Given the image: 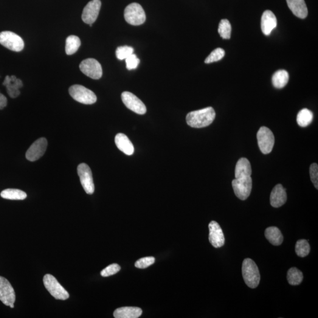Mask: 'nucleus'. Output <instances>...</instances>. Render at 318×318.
<instances>
[{
  "label": "nucleus",
  "instance_id": "obj_30",
  "mask_svg": "<svg viewBox=\"0 0 318 318\" xmlns=\"http://www.w3.org/2000/svg\"><path fill=\"white\" fill-rule=\"evenodd\" d=\"M311 247L308 241L305 239H301L298 241L295 246V252L298 256L301 258H304L309 255L310 252Z\"/></svg>",
  "mask_w": 318,
  "mask_h": 318
},
{
  "label": "nucleus",
  "instance_id": "obj_15",
  "mask_svg": "<svg viewBox=\"0 0 318 318\" xmlns=\"http://www.w3.org/2000/svg\"><path fill=\"white\" fill-rule=\"evenodd\" d=\"M209 239L211 244L216 248L224 245L225 239L220 225L215 221L210 222L209 224Z\"/></svg>",
  "mask_w": 318,
  "mask_h": 318
},
{
  "label": "nucleus",
  "instance_id": "obj_36",
  "mask_svg": "<svg viewBox=\"0 0 318 318\" xmlns=\"http://www.w3.org/2000/svg\"><path fill=\"white\" fill-rule=\"evenodd\" d=\"M309 173H310L311 180L313 183L315 187L317 189L318 188V166L317 163H313L310 166L309 168Z\"/></svg>",
  "mask_w": 318,
  "mask_h": 318
},
{
  "label": "nucleus",
  "instance_id": "obj_20",
  "mask_svg": "<svg viewBox=\"0 0 318 318\" xmlns=\"http://www.w3.org/2000/svg\"><path fill=\"white\" fill-rule=\"evenodd\" d=\"M115 143L118 149L127 155H132L134 149L133 144L125 134L119 133L115 137Z\"/></svg>",
  "mask_w": 318,
  "mask_h": 318
},
{
  "label": "nucleus",
  "instance_id": "obj_38",
  "mask_svg": "<svg viewBox=\"0 0 318 318\" xmlns=\"http://www.w3.org/2000/svg\"><path fill=\"white\" fill-rule=\"evenodd\" d=\"M10 306L11 308H14V307H15V306H14V304H12V305H11Z\"/></svg>",
  "mask_w": 318,
  "mask_h": 318
},
{
  "label": "nucleus",
  "instance_id": "obj_10",
  "mask_svg": "<svg viewBox=\"0 0 318 318\" xmlns=\"http://www.w3.org/2000/svg\"><path fill=\"white\" fill-rule=\"evenodd\" d=\"M77 173L84 190L89 195H92L94 192V185L91 168L86 163H81L78 166Z\"/></svg>",
  "mask_w": 318,
  "mask_h": 318
},
{
  "label": "nucleus",
  "instance_id": "obj_3",
  "mask_svg": "<svg viewBox=\"0 0 318 318\" xmlns=\"http://www.w3.org/2000/svg\"><path fill=\"white\" fill-rule=\"evenodd\" d=\"M69 94L73 99L84 105H92L96 102L97 97L94 92L81 85H73L70 87Z\"/></svg>",
  "mask_w": 318,
  "mask_h": 318
},
{
  "label": "nucleus",
  "instance_id": "obj_32",
  "mask_svg": "<svg viewBox=\"0 0 318 318\" xmlns=\"http://www.w3.org/2000/svg\"><path fill=\"white\" fill-rule=\"evenodd\" d=\"M134 49L133 47L129 46H121L117 47L116 52V57L119 60H125L129 56L133 54Z\"/></svg>",
  "mask_w": 318,
  "mask_h": 318
},
{
  "label": "nucleus",
  "instance_id": "obj_26",
  "mask_svg": "<svg viewBox=\"0 0 318 318\" xmlns=\"http://www.w3.org/2000/svg\"><path fill=\"white\" fill-rule=\"evenodd\" d=\"M1 196L2 198L8 200H24L27 198L26 193L21 190L15 188H7L2 191Z\"/></svg>",
  "mask_w": 318,
  "mask_h": 318
},
{
  "label": "nucleus",
  "instance_id": "obj_12",
  "mask_svg": "<svg viewBox=\"0 0 318 318\" xmlns=\"http://www.w3.org/2000/svg\"><path fill=\"white\" fill-rule=\"evenodd\" d=\"M47 140L46 138L38 139L31 145L28 149L25 157L30 162H35L44 155L47 148Z\"/></svg>",
  "mask_w": 318,
  "mask_h": 318
},
{
  "label": "nucleus",
  "instance_id": "obj_24",
  "mask_svg": "<svg viewBox=\"0 0 318 318\" xmlns=\"http://www.w3.org/2000/svg\"><path fill=\"white\" fill-rule=\"evenodd\" d=\"M289 81L288 73L285 70H278L272 76L273 85L277 89H282L288 84Z\"/></svg>",
  "mask_w": 318,
  "mask_h": 318
},
{
  "label": "nucleus",
  "instance_id": "obj_21",
  "mask_svg": "<svg viewBox=\"0 0 318 318\" xmlns=\"http://www.w3.org/2000/svg\"><path fill=\"white\" fill-rule=\"evenodd\" d=\"M142 314V309L137 307H122L118 308L114 312L116 318H137Z\"/></svg>",
  "mask_w": 318,
  "mask_h": 318
},
{
  "label": "nucleus",
  "instance_id": "obj_34",
  "mask_svg": "<svg viewBox=\"0 0 318 318\" xmlns=\"http://www.w3.org/2000/svg\"><path fill=\"white\" fill-rule=\"evenodd\" d=\"M155 262V259L154 257H145L140 259L136 263L135 266L139 269H145Z\"/></svg>",
  "mask_w": 318,
  "mask_h": 318
},
{
  "label": "nucleus",
  "instance_id": "obj_6",
  "mask_svg": "<svg viewBox=\"0 0 318 318\" xmlns=\"http://www.w3.org/2000/svg\"><path fill=\"white\" fill-rule=\"evenodd\" d=\"M257 139L262 153L264 154L271 153L275 144V137L272 131L266 127H262L258 132Z\"/></svg>",
  "mask_w": 318,
  "mask_h": 318
},
{
  "label": "nucleus",
  "instance_id": "obj_2",
  "mask_svg": "<svg viewBox=\"0 0 318 318\" xmlns=\"http://www.w3.org/2000/svg\"><path fill=\"white\" fill-rule=\"evenodd\" d=\"M243 275L244 282L250 288L254 289L260 284L261 276L258 267L255 262L246 258L243 262Z\"/></svg>",
  "mask_w": 318,
  "mask_h": 318
},
{
  "label": "nucleus",
  "instance_id": "obj_13",
  "mask_svg": "<svg viewBox=\"0 0 318 318\" xmlns=\"http://www.w3.org/2000/svg\"><path fill=\"white\" fill-rule=\"evenodd\" d=\"M101 2L100 0H92L86 5L83 11V21L91 26L96 21L101 8Z\"/></svg>",
  "mask_w": 318,
  "mask_h": 318
},
{
  "label": "nucleus",
  "instance_id": "obj_9",
  "mask_svg": "<svg viewBox=\"0 0 318 318\" xmlns=\"http://www.w3.org/2000/svg\"><path fill=\"white\" fill-rule=\"evenodd\" d=\"M81 72L92 79L98 80L102 77L103 70L99 62L94 58H87L80 64Z\"/></svg>",
  "mask_w": 318,
  "mask_h": 318
},
{
  "label": "nucleus",
  "instance_id": "obj_18",
  "mask_svg": "<svg viewBox=\"0 0 318 318\" xmlns=\"http://www.w3.org/2000/svg\"><path fill=\"white\" fill-rule=\"evenodd\" d=\"M286 200V190L283 187L282 185L281 184L276 185L273 188L270 196V202L272 206L274 207L282 206L285 204Z\"/></svg>",
  "mask_w": 318,
  "mask_h": 318
},
{
  "label": "nucleus",
  "instance_id": "obj_33",
  "mask_svg": "<svg viewBox=\"0 0 318 318\" xmlns=\"http://www.w3.org/2000/svg\"><path fill=\"white\" fill-rule=\"evenodd\" d=\"M120 269L121 268L119 264L116 263L112 264L111 265L106 267L105 269H104L101 272V275L103 277H111L112 275L117 274V272L120 271Z\"/></svg>",
  "mask_w": 318,
  "mask_h": 318
},
{
  "label": "nucleus",
  "instance_id": "obj_7",
  "mask_svg": "<svg viewBox=\"0 0 318 318\" xmlns=\"http://www.w3.org/2000/svg\"><path fill=\"white\" fill-rule=\"evenodd\" d=\"M0 44L7 49L14 52H19L23 50V40L18 35L11 32L0 33Z\"/></svg>",
  "mask_w": 318,
  "mask_h": 318
},
{
  "label": "nucleus",
  "instance_id": "obj_8",
  "mask_svg": "<svg viewBox=\"0 0 318 318\" xmlns=\"http://www.w3.org/2000/svg\"><path fill=\"white\" fill-rule=\"evenodd\" d=\"M232 187L235 195L242 201L248 198L251 193L252 179L251 177H243L232 181Z\"/></svg>",
  "mask_w": 318,
  "mask_h": 318
},
{
  "label": "nucleus",
  "instance_id": "obj_1",
  "mask_svg": "<svg viewBox=\"0 0 318 318\" xmlns=\"http://www.w3.org/2000/svg\"><path fill=\"white\" fill-rule=\"evenodd\" d=\"M216 112L212 107L193 111L188 113L187 122L194 128H202L209 126L215 120Z\"/></svg>",
  "mask_w": 318,
  "mask_h": 318
},
{
  "label": "nucleus",
  "instance_id": "obj_16",
  "mask_svg": "<svg viewBox=\"0 0 318 318\" xmlns=\"http://www.w3.org/2000/svg\"><path fill=\"white\" fill-rule=\"evenodd\" d=\"M2 84L6 87L8 94L13 98L18 97L20 94L19 89L23 86L22 81L15 75H7Z\"/></svg>",
  "mask_w": 318,
  "mask_h": 318
},
{
  "label": "nucleus",
  "instance_id": "obj_28",
  "mask_svg": "<svg viewBox=\"0 0 318 318\" xmlns=\"http://www.w3.org/2000/svg\"><path fill=\"white\" fill-rule=\"evenodd\" d=\"M303 276L302 272L296 268L290 269L287 275V280L290 285H298L302 282Z\"/></svg>",
  "mask_w": 318,
  "mask_h": 318
},
{
  "label": "nucleus",
  "instance_id": "obj_35",
  "mask_svg": "<svg viewBox=\"0 0 318 318\" xmlns=\"http://www.w3.org/2000/svg\"><path fill=\"white\" fill-rule=\"evenodd\" d=\"M126 67L129 70L136 69L140 63V60L136 55L132 54L125 59Z\"/></svg>",
  "mask_w": 318,
  "mask_h": 318
},
{
  "label": "nucleus",
  "instance_id": "obj_29",
  "mask_svg": "<svg viewBox=\"0 0 318 318\" xmlns=\"http://www.w3.org/2000/svg\"><path fill=\"white\" fill-rule=\"evenodd\" d=\"M232 26L228 19H223L219 25L218 33L224 39H230L231 37Z\"/></svg>",
  "mask_w": 318,
  "mask_h": 318
},
{
  "label": "nucleus",
  "instance_id": "obj_37",
  "mask_svg": "<svg viewBox=\"0 0 318 318\" xmlns=\"http://www.w3.org/2000/svg\"><path fill=\"white\" fill-rule=\"evenodd\" d=\"M7 105V99L4 95L0 93V110H2Z\"/></svg>",
  "mask_w": 318,
  "mask_h": 318
},
{
  "label": "nucleus",
  "instance_id": "obj_31",
  "mask_svg": "<svg viewBox=\"0 0 318 318\" xmlns=\"http://www.w3.org/2000/svg\"><path fill=\"white\" fill-rule=\"evenodd\" d=\"M224 55L225 52L224 50L221 49V48H218V49L214 50L209 56L205 59V63L209 64L214 63V62L222 60Z\"/></svg>",
  "mask_w": 318,
  "mask_h": 318
},
{
  "label": "nucleus",
  "instance_id": "obj_25",
  "mask_svg": "<svg viewBox=\"0 0 318 318\" xmlns=\"http://www.w3.org/2000/svg\"><path fill=\"white\" fill-rule=\"evenodd\" d=\"M81 45L79 37L76 36H70L66 39V53L67 55H72L77 52Z\"/></svg>",
  "mask_w": 318,
  "mask_h": 318
},
{
  "label": "nucleus",
  "instance_id": "obj_14",
  "mask_svg": "<svg viewBox=\"0 0 318 318\" xmlns=\"http://www.w3.org/2000/svg\"><path fill=\"white\" fill-rule=\"evenodd\" d=\"M0 300L4 305L9 306L16 301L15 290L9 281L2 277H0Z\"/></svg>",
  "mask_w": 318,
  "mask_h": 318
},
{
  "label": "nucleus",
  "instance_id": "obj_19",
  "mask_svg": "<svg viewBox=\"0 0 318 318\" xmlns=\"http://www.w3.org/2000/svg\"><path fill=\"white\" fill-rule=\"evenodd\" d=\"M289 9L297 18L304 19L308 16V8L304 0H286Z\"/></svg>",
  "mask_w": 318,
  "mask_h": 318
},
{
  "label": "nucleus",
  "instance_id": "obj_5",
  "mask_svg": "<svg viewBox=\"0 0 318 318\" xmlns=\"http://www.w3.org/2000/svg\"><path fill=\"white\" fill-rule=\"evenodd\" d=\"M43 282L47 291L55 299L64 300L69 298L68 292L60 285L53 275L50 274L45 275Z\"/></svg>",
  "mask_w": 318,
  "mask_h": 318
},
{
  "label": "nucleus",
  "instance_id": "obj_23",
  "mask_svg": "<svg viewBox=\"0 0 318 318\" xmlns=\"http://www.w3.org/2000/svg\"><path fill=\"white\" fill-rule=\"evenodd\" d=\"M264 235L273 245H281L283 243V237L282 233L277 227L272 226L267 228L264 232Z\"/></svg>",
  "mask_w": 318,
  "mask_h": 318
},
{
  "label": "nucleus",
  "instance_id": "obj_4",
  "mask_svg": "<svg viewBox=\"0 0 318 318\" xmlns=\"http://www.w3.org/2000/svg\"><path fill=\"white\" fill-rule=\"evenodd\" d=\"M125 20L132 25H142L146 21L145 10L139 4L133 2L128 5L124 13Z\"/></svg>",
  "mask_w": 318,
  "mask_h": 318
},
{
  "label": "nucleus",
  "instance_id": "obj_17",
  "mask_svg": "<svg viewBox=\"0 0 318 318\" xmlns=\"http://www.w3.org/2000/svg\"><path fill=\"white\" fill-rule=\"evenodd\" d=\"M277 25V19L271 11H264L261 19V29L264 35L269 36Z\"/></svg>",
  "mask_w": 318,
  "mask_h": 318
},
{
  "label": "nucleus",
  "instance_id": "obj_11",
  "mask_svg": "<svg viewBox=\"0 0 318 318\" xmlns=\"http://www.w3.org/2000/svg\"><path fill=\"white\" fill-rule=\"evenodd\" d=\"M122 99L126 108L138 114H145L147 111L145 104L131 92H124L122 94Z\"/></svg>",
  "mask_w": 318,
  "mask_h": 318
},
{
  "label": "nucleus",
  "instance_id": "obj_27",
  "mask_svg": "<svg viewBox=\"0 0 318 318\" xmlns=\"http://www.w3.org/2000/svg\"><path fill=\"white\" fill-rule=\"evenodd\" d=\"M313 113L311 111L307 109H303L298 112L297 118V123L299 126L305 128L310 125L313 120Z\"/></svg>",
  "mask_w": 318,
  "mask_h": 318
},
{
  "label": "nucleus",
  "instance_id": "obj_22",
  "mask_svg": "<svg viewBox=\"0 0 318 318\" xmlns=\"http://www.w3.org/2000/svg\"><path fill=\"white\" fill-rule=\"evenodd\" d=\"M251 165L248 160L246 158H241L236 163L235 167V178L251 176Z\"/></svg>",
  "mask_w": 318,
  "mask_h": 318
}]
</instances>
